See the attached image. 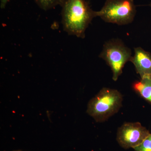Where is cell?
I'll list each match as a JSON object with an SVG mask.
<instances>
[{"label": "cell", "instance_id": "cell-1", "mask_svg": "<svg viewBox=\"0 0 151 151\" xmlns=\"http://www.w3.org/2000/svg\"><path fill=\"white\" fill-rule=\"evenodd\" d=\"M62 22L63 29L70 35L83 38L85 31L95 17L94 12L86 0H62Z\"/></svg>", "mask_w": 151, "mask_h": 151}, {"label": "cell", "instance_id": "cell-2", "mask_svg": "<svg viewBox=\"0 0 151 151\" xmlns=\"http://www.w3.org/2000/svg\"><path fill=\"white\" fill-rule=\"evenodd\" d=\"M123 101V95L118 90L104 87L89 101L87 113L96 122H105L119 112Z\"/></svg>", "mask_w": 151, "mask_h": 151}, {"label": "cell", "instance_id": "cell-3", "mask_svg": "<svg viewBox=\"0 0 151 151\" xmlns=\"http://www.w3.org/2000/svg\"><path fill=\"white\" fill-rule=\"evenodd\" d=\"M136 12L134 0H107L100 11L94 12V14L106 22L123 25L134 21Z\"/></svg>", "mask_w": 151, "mask_h": 151}, {"label": "cell", "instance_id": "cell-4", "mask_svg": "<svg viewBox=\"0 0 151 151\" xmlns=\"http://www.w3.org/2000/svg\"><path fill=\"white\" fill-rule=\"evenodd\" d=\"M132 55L131 49L126 46L122 40L113 39L104 45L99 57L105 60L111 67L113 79L116 81L122 74L124 65L130 61Z\"/></svg>", "mask_w": 151, "mask_h": 151}, {"label": "cell", "instance_id": "cell-5", "mask_svg": "<svg viewBox=\"0 0 151 151\" xmlns=\"http://www.w3.org/2000/svg\"><path fill=\"white\" fill-rule=\"evenodd\" d=\"M150 133L139 122H127L118 129L116 140L124 149H134L139 145Z\"/></svg>", "mask_w": 151, "mask_h": 151}, {"label": "cell", "instance_id": "cell-6", "mask_svg": "<svg viewBox=\"0 0 151 151\" xmlns=\"http://www.w3.org/2000/svg\"><path fill=\"white\" fill-rule=\"evenodd\" d=\"M130 61L134 65L141 78L151 76V54L140 47L134 48V55Z\"/></svg>", "mask_w": 151, "mask_h": 151}, {"label": "cell", "instance_id": "cell-7", "mask_svg": "<svg viewBox=\"0 0 151 151\" xmlns=\"http://www.w3.org/2000/svg\"><path fill=\"white\" fill-rule=\"evenodd\" d=\"M132 88L136 93L151 104V76L141 78L134 82Z\"/></svg>", "mask_w": 151, "mask_h": 151}, {"label": "cell", "instance_id": "cell-8", "mask_svg": "<svg viewBox=\"0 0 151 151\" xmlns=\"http://www.w3.org/2000/svg\"><path fill=\"white\" fill-rule=\"evenodd\" d=\"M38 6L44 10L53 8L56 6L60 5L62 0H34Z\"/></svg>", "mask_w": 151, "mask_h": 151}, {"label": "cell", "instance_id": "cell-9", "mask_svg": "<svg viewBox=\"0 0 151 151\" xmlns=\"http://www.w3.org/2000/svg\"><path fill=\"white\" fill-rule=\"evenodd\" d=\"M134 150V151H151V133Z\"/></svg>", "mask_w": 151, "mask_h": 151}, {"label": "cell", "instance_id": "cell-10", "mask_svg": "<svg viewBox=\"0 0 151 151\" xmlns=\"http://www.w3.org/2000/svg\"><path fill=\"white\" fill-rule=\"evenodd\" d=\"M10 0H1V8L3 9L5 7L7 3Z\"/></svg>", "mask_w": 151, "mask_h": 151}, {"label": "cell", "instance_id": "cell-11", "mask_svg": "<svg viewBox=\"0 0 151 151\" xmlns=\"http://www.w3.org/2000/svg\"><path fill=\"white\" fill-rule=\"evenodd\" d=\"M150 6L151 7V3H150Z\"/></svg>", "mask_w": 151, "mask_h": 151}]
</instances>
